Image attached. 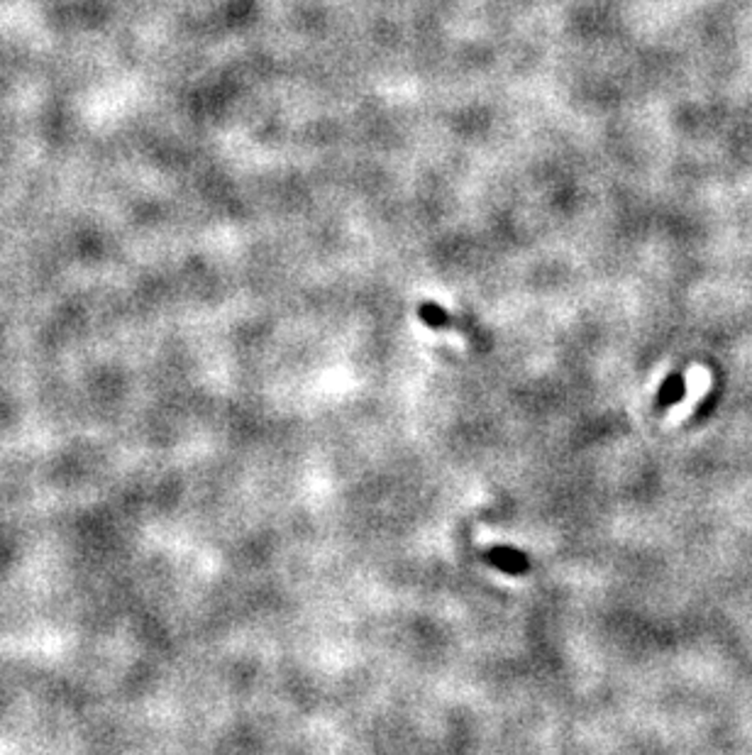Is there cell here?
I'll return each mask as SVG.
<instances>
[{"mask_svg": "<svg viewBox=\"0 0 752 755\" xmlns=\"http://www.w3.org/2000/svg\"><path fill=\"white\" fill-rule=\"evenodd\" d=\"M486 560L492 562L493 568L508 572V575H523L530 569L528 558L521 550H514V548H493L486 553Z\"/></svg>", "mask_w": 752, "mask_h": 755, "instance_id": "cell-1", "label": "cell"}, {"mask_svg": "<svg viewBox=\"0 0 752 755\" xmlns=\"http://www.w3.org/2000/svg\"><path fill=\"white\" fill-rule=\"evenodd\" d=\"M682 394H684V379H682V377H670V379L662 384L657 401H660V406L664 409V406L677 404L679 399H682Z\"/></svg>", "mask_w": 752, "mask_h": 755, "instance_id": "cell-2", "label": "cell"}, {"mask_svg": "<svg viewBox=\"0 0 752 755\" xmlns=\"http://www.w3.org/2000/svg\"><path fill=\"white\" fill-rule=\"evenodd\" d=\"M418 315H420V321H423L425 325H430V328H447V325H450V318H447V314L438 306V303H423V306L418 308Z\"/></svg>", "mask_w": 752, "mask_h": 755, "instance_id": "cell-3", "label": "cell"}]
</instances>
